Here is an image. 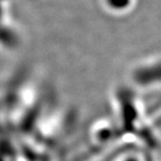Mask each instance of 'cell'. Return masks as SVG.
I'll list each match as a JSON object with an SVG mask.
<instances>
[{"label": "cell", "instance_id": "cell-1", "mask_svg": "<svg viewBox=\"0 0 161 161\" xmlns=\"http://www.w3.org/2000/svg\"><path fill=\"white\" fill-rule=\"evenodd\" d=\"M131 79L139 87H153L159 84V60H149L137 65L132 71Z\"/></svg>", "mask_w": 161, "mask_h": 161}, {"label": "cell", "instance_id": "cell-2", "mask_svg": "<svg viewBox=\"0 0 161 161\" xmlns=\"http://www.w3.org/2000/svg\"><path fill=\"white\" fill-rule=\"evenodd\" d=\"M101 2L108 12L114 15L128 13L135 5V0H101Z\"/></svg>", "mask_w": 161, "mask_h": 161}]
</instances>
